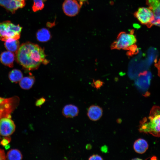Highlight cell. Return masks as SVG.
Wrapping results in <instances>:
<instances>
[{"instance_id":"22","label":"cell","mask_w":160,"mask_h":160,"mask_svg":"<svg viewBox=\"0 0 160 160\" xmlns=\"http://www.w3.org/2000/svg\"><path fill=\"white\" fill-rule=\"evenodd\" d=\"M89 160H103L102 158L100 155L97 154H94L90 156L89 158Z\"/></svg>"},{"instance_id":"8","label":"cell","mask_w":160,"mask_h":160,"mask_svg":"<svg viewBox=\"0 0 160 160\" xmlns=\"http://www.w3.org/2000/svg\"><path fill=\"white\" fill-rule=\"evenodd\" d=\"M81 6L76 0H65L63 4V9L66 15L73 16L78 13Z\"/></svg>"},{"instance_id":"9","label":"cell","mask_w":160,"mask_h":160,"mask_svg":"<svg viewBox=\"0 0 160 160\" xmlns=\"http://www.w3.org/2000/svg\"><path fill=\"white\" fill-rule=\"evenodd\" d=\"M25 5V1L17 0H0V5L12 14L15 13L18 9L23 7Z\"/></svg>"},{"instance_id":"23","label":"cell","mask_w":160,"mask_h":160,"mask_svg":"<svg viewBox=\"0 0 160 160\" xmlns=\"http://www.w3.org/2000/svg\"><path fill=\"white\" fill-rule=\"evenodd\" d=\"M6 159V156L4 151L0 148V160Z\"/></svg>"},{"instance_id":"14","label":"cell","mask_w":160,"mask_h":160,"mask_svg":"<svg viewBox=\"0 0 160 160\" xmlns=\"http://www.w3.org/2000/svg\"><path fill=\"white\" fill-rule=\"evenodd\" d=\"M4 41L5 47L8 51L11 52H17L19 47L18 41L12 38H9Z\"/></svg>"},{"instance_id":"17","label":"cell","mask_w":160,"mask_h":160,"mask_svg":"<svg viewBox=\"0 0 160 160\" xmlns=\"http://www.w3.org/2000/svg\"><path fill=\"white\" fill-rule=\"evenodd\" d=\"M6 158L8 160H20L22 159L23 156L19 150L13 149L8 152Z\"/></svg>"},{"instance_id":"25","label":"cell","mask_w":160,"mask_h":160,"mask_svg":"<svg viewBox=\"0 0 160 160\" xmlns=\"http://www.w3.org/2000/svg\"><path fill=\"white\" fill-rule=\"evenodd\" d=\"M101 150L104 153H106L108 151L107 147L106 145H104L101 147Z\"/></svg>"},{"instance_id":"16","label":"cell","mask_w":160,"mask_h":160,"mask_svg":"<svg viewBox=\"0 0 160 160\" xmlns=\"http://www.w3.org/2000/svg\"><path fill=\"white\" fill-rule=\"evenodd\" d=\"M34 81V77L31 76L22 78L20 81L19 84L22 89H28L32 87Z\"/></svg>"},{"instance_id":"13","label":"cell","mask_w":160,"mask_h":160,"mask_svg":"<svg viewBox=\"0 0 160 160\" xmlns=\"http://www.w3.org/2000/svg\"><path fill=\"white\" fill-rule=\"evenodd\" d=\"M133 148L136 152L142 154L144 153L148 149V144L145 140L140 138L135 142Z\"/></svg>"},{"instance_id":"11","label":"cell","mask_w":160,"mask_h":160,"mask_svg":"<svg viewBox=\"0 0 160 160\" xmlns=\"http://www.w3.org/2000/svg\"><path fill=\"white\" fill-rule=\"evenodd\" d=\"M79 109L76 105L69 104L65 105L63 108L62 113L63 116L66 118H72L78 116Z\"/></svg>"},{"instance_id":"28","label":"cell","mask_w":160,"mask_h":160,"mask_svg":"<svg viewBox=\"0 0 160 160\" xmlns=\"http://www.w3.org/2000/svg\"><path fill=\"white\" fill-rule=\"evenodd\" d=\"M17 0L20 1H21V2H23V1H25V0Z\"/></svg>"},{"instance_id":"24","label":"cell","mask_w":160,"mask_h":160,"mask_svg":"<svg viewBox=\"0 0 160 160\" xmlns=\"http://www.w3.org/2000/svg\"><path fill=\"white\" fill-rule=\"evenodd\" d=\"M155 66L157 69L158 75L160 77V59H159L158 62L155 64Z\"/></svg>"},{"instance_id":"1","label":"cell","mask_w":160,"mask_h":160,"mask_svg":"<svg viewBox=\"0 0 160 160\" xmlns=\"http://www.w3.org/2000/svg\"><path fill=\"white\" fill-rule=\"evenodd\" d=\"M44 49L39 45L30 42L22 44L16 52L18 62L29 71L38 69L41 63L46 64L48 60Z\"/></svg>"},{"instance_id":"6","label":"cell","mask_w":160,"mask_h":160,"mask_svg":"<svg viewBox=\"0 0 160 160\" xmlns=\"http://www.w3.org/2000/svg\"><path fill=\"white\" fill-rule=\"evenodd\" d=\"M15 129V125L11 118H0V135L7 137L12 135Z\"/></svg>"},{"instance_id":"5","label":"cell","mask_w":160,"mask_h":160,"mask_svg":"<svg viewBox=\"0 0 160 160\" xmlns=\"http://www.w3.org/2000/svg\"><path fill=\"white\" fill-rule=\"evenodd\" d=\"M146 2L154 15L153 20L147 26L150 28L155 25L160 27V0H147Z\"/></svg>"},{"instance_id":"27","label":"cell","mask_w":160,"mask_h":160,"mask_svg":"<svg viewBox=\"0 0 160 160\" xmlns=\"http://www.w3.org/2000/svg\"><path fill=\"white\" fill-rule=\"evenodd\" d=\"M78 0L79 1V2L80 3V4L81 5V6L83 2L84 1H86L87 0Z\"/></svg>"},{"instance_id":"21","label":"cell","mask_w":160,"mask_h":160,"mask_svg":"<svg viewBox=\"0 0 160 160\" xmlns=\"http://www.w3.org/2000/svg\"><path fill=\"white\" fill-rule=\"evenodd\" d=\"M10 141V138L8 136L6 137L1 141V144L3 146H6Z\"/></svg>"},{"instance_id":"2","label":"cell","mask_w":160,"mask_h":160,"mask_svg":"<svg viewBox=\"0 0 160 160\" xmlns=\"http://www.w3.org/2000/svg\"><path fill=\"white\" fill-rule=\"evenodd\" d=\"M149 117V121L146 122L144 120L142 121L139 129L141 132L151 133L160 132V109L155 108Z\"/></svg>"},{"instance_id":"4","label":"cell","mask_w":160,"mask_h":160,"mask_svg":"<svg viewBox=\"0 0 160 160\" xmlns=\"http://www.w3.org/2000/svg\"><path fill=\"white\" fill-rule=\"evenodd\" d=\"M19 99L17 96L5 98L0 96V118H11V113L18 106Z\"/></svg>"},{"instance_id":"26","label":"cell","mask_w":160,"mask_h":160,"mask_svg":"<svg viewBox=\"0 0 160 160\" xmlns=\"http://www.w3.org/2000/svg\"><path fill=\"white\" fill-rule=\"evenodd\" d=\"M91 147H92V146L90 144H88L86 145V148L87 149L89 150V149H91Z\"/></svg>"},{"instance_id":"20","label":"cell","mask_w":160,"mask_h":160,"mask_svg":"<svg viewBox=\"0 0 160 160\" xmlns=\"http://www.w3.org/2000/svg\"><path fill=\"white\" fill-rule=\"evenodd\" d=\"M46 101L45 98L41 97L37 99L35 102V105L37 107H41Z\"/></svg>"},{"instance_id":"10","label":"cell","mask_w":160,"mask_h":160,"mask_svg":"<svg viewBox=\"0 0 160 160\" xmlns=\"http://www.w3.org/2000/svg\"><path fill=\"white\" fill-rule=\"evenodd\" d=\"M102 108L97 105H92L89 108L87 115L89 118L93 121L98 120L102 115Z\"/></svg>"},{"instance_id":"19","label":"cell","mask_w":160,"mask_h":160,"mask_svg":"<svg viewBox=\"0 0 160 160\" xmlns=\"http://www.w3.org/2000/svg\"><path fill=\"white\" fill-rule=\"evenodd\" d=\"M33 4L32 7L33 10L36 12L42 9L44 7V2L46 0H33Z\"/></svg>"},{"instance_id":"15","label":"cell","mask_w":160,"mask_h":160,"mask_svg":"<svg viewBox=\"0 0 160 160\" xmlns=\"http://www.w3.org/2000/svg\"><path fill=\"white\" fill-rule=\"evenodd\" d=\"M36 36L38 40L41 42L47 41L51 38L50 32L48 29L45 28L39 30L36 34Z\"/></svg>"},{"instance_id":"3","label":"cell","mask_w":160,"mask_h":160,"mask_svg":"<svg viewBox=\"0 0 160 160\" xmlns=\"http://www.w3.org/2000/svg\"><path fill=\"white\" fill-rule=\"evenodd\" d=\"M134 31L131 30L129 33L124 32H120L118 35L116 40L111 45V48L118 49H129L136 42Z\"/></svg>"},{"instance_id":"12","label":"cell","mask_w":160,"mask_h":160,"mask_svg":"<svg viewBox=\"0 0 160 160\" xmlns=\"http://www.w3.org/2000/svg\"><path fill=\"white\" fill-rule=\"evenodd\" d=\"M14 59V54L9 51L2 52L0 55V60L1 62L4 65L10 68L13 66Z\"/></svg>"},{"instance_id":"7","label":"cell","mask_w":160,"mask_h":160,"mask_svg":"<svg viewBox=\"0 0 160 160\" xmlns=\"http://www.w3.org/2000/svg\"><path fill=\"white\" fill-rule=\"evenodd\" d=\"M135 17L142 23L148 25L153 19L154 15L149 8L141 7L134 14Z\"/></svg>"},{"instance_id":"18","label":"cell","mask_w":160,"mask_h":160,"mask_svg":"<svg viewBox=\"0 0 160 160\" xmlns=\"http://www.w3.org/2000/svg\"><path fill=\"white\" fill-rule=\"evenodd\" d=\"M23 75L20 71L17 69L11 71L9 74V77L11 82L17 83L20 81L22 78Z\"/></svg>"}]
</instances>
